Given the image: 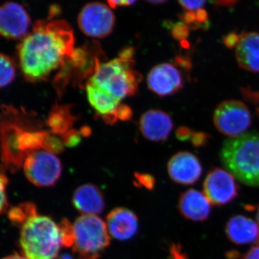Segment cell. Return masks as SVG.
I'll list each match as a JSON object with an SVG mask.
<instances>
[{
	"label": "cell",
	"instance_id": "26",
	"mask_svg": "<svg viewBox=\"0 0 259 259\" xmlns=\"http://www.w3.org/2000/svg\"><path fill=\"white\" fill-rule=\"evenodd\" d=\"M8 185V178L4 171L0 169V214L5 212L8 207L7 197V187Z\"/></svg>",
	"mask_w": 259,
	"mask_h": 259
},
{
	"label": "cell",
	"instance_id": "11",
	"mask_svg": "<svg viewBox=\"0 0 259 259\" xmlns=\"http://www.w3.org/2000/svg\"><path fill=\"white\" fill-rule=\"evenodd\" d=\"M30 18L23 5L6 3L0 5V35L18 40L26 36Z\"/></svg>",
	"mask_w": 259,
	"mask_h": 259
},
{
	"label": "cell",
	"instance_id": "15",
	"mask_svg": "<svg viewBox=\"0 0 259 259\" xmlns=\"http://www.w3.org/2000/svg\"><path fill=\"white\" fill-rule=\"evenodd\" d=\"M106 225L110 234L119 241L133 238L139 228L137 216L124 207L114 209L109 213Z\"/></svg>",
	"mask_w": 259,
	"mask_h": 259
},
{
	"label": "cell",
	"instance_id": "1",
	"mask_svg": "<svg viewBox=\"0 0 259 259\" xmlns=\"http://www.w3.org/2000/svg\"><path fill=\"white\" fill-rule=\"evenodd\" d=\"M72 28L64 20H39L18 48L19 65L31 82L47 79L74 51Z\"/></svg>",
	"mask_w": 259,
	"mask_h": 259
},
{
	"label": "cell",
	"instance_id": "35",
	"mask_svg": "<svg viewBox=\"0 0 259 259\" xmlns=\"http://www.w3.org/2000/svg\"><path fill=\"white\" fill-rule=\"evenodd\" d=\"M192 134H193V131L185 126L178 127L176 131L177 139L182 141H190Z\"/></svg>",
	"mask_w": 259,
	"mask_h": 259
},
{
	"label": "cell",
	"instance_id": "48",
	"mask_svg": "<svg viewBox=\"0 0 259 259\" xmlns=\"http://www.w3.org/2000/svg\"><path fill=\"white\" fill-rule=\"evenodd\" d=\"M256 219H257V221H258V224L259 226V206L258 207V208H257ZM258 244H259V243H258Z\"/></svg>",
	"mask_w": 259,
	"mask_h": 259
},
{
	"label": "cell",
	"instance_id": "39",
	"mask_svg": "<svg viewBox=\"0 0 259 259\" xmlns=\"http://www.w3.org/2000/svg\"><path fill=\"white\" fill-rule=\"evenodd\" d=\"M175 63H176L177 66H180L181 67L184 68V69H190V61L187 59V58L183 57V56H178V57H177L175 59Z\"/></svg>",
	"mask_w": 259,
	"mask_h": 259
},
{
	"label": "cell",
	"instance_id": "9",
	"mask_svg": "<svg viewBox=\"0 0 259 259\" xmlns=\"http://www.w3.org/2000/svg\"><path fill=\"white\" fill-rule=\"evenodd\" d=\"M80 30L88 36L102 38L113 30L115 17L109 5L91 3L85 5L78 18Z\"/></svg>",
	"mask_w": 259,
	"mask_h": 259
},
{
	"label": "cell",
	"instance_id": "19",
	"mask_svg": "<svg viewBox=\"0 0 259 259\" xmlns=\"http://www.w3.org/2000/svg\"><path fill=\"white\" fill-rule=\"evenodd\" d=\"M75 208L88 215H97L105 209L103 194L97 186L86 184L75 190L72 199Z\"/></svg>",
	"mask_w": 259,
	"mask_h": 259
},
{
	"label": "cell",
	"instance_id": "27",
	"mask_svg": "<svg viewBox=\"0 0 259 259\" xmlns=\"http://www.w3.org/2000/svg\"><path fill=\"white\" fill-rule=\"evenodd\" d=\"M172 36L181 42L187 40L190 33V28L185 23L180 22L173 24L171 27Z\"/></svg>",
	"mask_w": 259,
	"mask_h": 259
},
{
	"label": "cell",
	"instance_id": "25",
	"mask_svg": "<svg viewBox=\"0 0 259 259\" xmlns=\"http://www.w3.org/2000/svg\"><path fill=\"white\" fill-rule=\"evenodd\" d=\"M64 146L62 140L49 134L44 142L42 150L54 155L59 154L64 151Z\"/></svg>",
	"mask_w": 259,
	"mask_h": 259
},
{
	"label": "cell",
	"instance_id": "28",
	"mask_svg": "<svg viewBox=\"0 0 259 259\" xmlns=\"http://www.w3.org/2000/svg\"><path fill=\"white\" fill-rule=\"evenodd\" d=\"M81 134L79 131L74 129H70L66 134L61 136L65 146L73 148L78 146L81 143Z\"/></svg>",
	"mask_w": 259,
	"mask_h": 259
},
{
	"label": "cell",
	"instance_id": "4",
	"mask_svg": "<svg viewBox=\"0 0 259 259\" xmlns=\"http://www.w3.org/2000/svg\"><path fill=\"white\" fill-rule=\"evenodd\" d=\"M134 60H122L120 58L100 63L88 82L120 102L138 92L141 76L134 71Z\"/></svg>",
	"mask_w": 259,
	"mask_h": 259
},
{
	"label": "cell",
	"instance_id": "30",
	"mask_svg": "<svg viewBox=\"0 0 259 259\" xmlns=\"http://www.w3.org/2000/svg\"><path fill=\"white\" fill-rule=\"evenodd\" d=\"M209 139V135L204 132H194L191 137V142L195 148L202 147L207 144Z\"/></svg>",
	"mask_w": 259,
	"mask_h": 259
},
{
	"label": "cell",
	"instance_id": "45",
	"mask_svg": "<svg viewBox=\"0 0 259 259\" xmlns=\"http://www.w3.org/2000/svg\"><path fill=\"white\" fill-rule=\"evenodd\" d=\"M79 133L81 136L88 137V136H90V135L92 134V130L88 127V126H83V127H81V130H80Z\"/></svg>",
	"mask_w": 259,
	"mask_h": 259
},
{
	"label": "cell",
	"instance_id": "44",
	"mask_svg": "<svg viewBox=\"0 0 259 259\" xmlns=\"http://www.w3.org/2000/svg\"><path fill=\"white\" fill-rule=\"evenodd\" d=\"M214 4L218 7H232L236 4V1H218L214 2Z\"/></svg>",
	"mask_w": 259,
	"mask_h": 259
},
{
	"label": "cell",
	"instance_id": "38",
	"mask_svg": "<svg viewBox=\"0 0 259 259\" xmlns=\"http://www.w3.org/2000/svg\"><path fill=\"white\" fill-rule=\"evenodd\" d=\"M134 48L128 47L124 48L120 54H119L118 58L122 59V60L131 61L134 60Z\"/></svg>",
	"mask_w": 259,
	"mask_h": 259
},
{
	"label": "cell",
	"instance_id": "6",
	"mask_svg": "<svg viewBox=\"0 0 259 259\" xmlns=\"http://www.w3.org/2000/svg\"><path fill=\"white\" fill-rule=\"evenodd\" d=\"M73 251L80 256H99L110 243L106 223L97 215L83 214L73 225Z\"/></svg>",
	"mask_w": 259,
	"mask_h": 259
},
{
	"label": "cell",
	"instance_id": "18",
	"mask_svg": "<svg viewBox=\"0 0 259 259\" xmlns=\"http://www.w3.org/2000/svg\"><path fill=\"white\" fill-rule=\"evenodd\" d=\"M236 49L237 62L242 69L259 73L258 32H243Z\"/></svg>",
	"mask_w": 259,
	"mask_h": 259
},
{
	"label": "cell",
	"instance_id": "24",
	"mask_svg": "<svg viewBox=\"0 0 259 259\" xmlns=\"http://www.w3.org/2000/svg\"><path fill=\"white\" fill-rule=\"evenodd\" d=\"M60 227L62 245L65 248H71L74 246V236L73 225L66 219H63L59 225Z\"/></svg>",
	"mask_w": 259,
	"mask_h": 259
},
{
	"label": "cell",
	"instance_id": "36",
	"mask_svg": "<svg viewBox=\"0 0 259 259\" xmlns=\"http://www.w3.org/2000/svg\"><path fill=\"white\" fill-rule=\"evenodd\" d=\"M195 13L197 22L201 25V27L202 28L203 25H205L206 28H207V24H209V17L207 12L202 8V9L197 10Z\"/></svg>",
	"mask_w": 259,
	"mask_h": 259
},
{
	"label": "cell",
	"instance_id": "5",
	"mask_svg": "<svg viewBox=\"0 0 259 259\" xmlns=\"http://www.w3.org/2000/svg\"><path fill=\"white\" fill-rule=\"evenodd\" d=\"M32 127L25 112L13 106H3L0 112V155L5 168L16 171L23 166L25 159L18 151L20 135Z\"/></svg>",
	"mask_w": 259,
	"mask_h": 259
},
{
	"label": "cell",
	"instance_id": "40",
	"mask_svg": "<svg viewBox=\"0 0 259 259\" xmlns=\"http://www.w3.org/2000/svg\"><path fill=\"white\" fill-rule=\"evenodd\" d=\"M136 1H108L109 7L110 8H115L117 7H127L135 4Z\"/></svg>",
	"mask_w": 259,
	"mask_h": 259
},
{
	"label": "cell",
	"instance_id": "2",
	"mask_svg": "<svg viewBox=\"0 0 259 259\" xmlns=\"http://www.w3.org/2000/svg\"><path fill=\"white\" fill-rule=\"evenodd\" d=\"M220 158L227 171L245 185L259 187V133L226 140Z\"/></svg>",
	"mask_w": 259,
	"mask_h": 259
},
{
	"label": "cell",
	"instance_id": "7",
	"mask_svg": "<svg viewBox=\"0 0 259 259\" xmlns=\"http://www.w3.org/2000/svg\"><path fill=\"white\" fill-rule=\"evenodd\" d=\"M213 122L221 134L233 139L245 134L251 123V115L243 102L226 100L214 110Z\"/></svg>",
	"mask_w": 259,
	"mask_h": 259
},
{
	"label": "cell",
	"instance_id": "34",
	"mask_svg": "<svg viewBox=\"0 0 259 259\" xmlns=\"http://www.w3.org/2000/svg\"><path fill=\"white\" fill-rule=\"evenodd\" d=\"M240 40V35L236 32H230L223 37V42L227 48L233 49L237 47Z\"/></svg>",
	"mask_w": 259,
	"mask_h": 259
},
{
	"label": "cell",
	"instance_id": "43",
	"mask_svg": "<svg viewBox=\"0 0 259 259\" xmlns=\"http://www.w3.org/2000/svg\"><path fill=\"white\" fill-rule=\"evenodd\" d=\"M61 10L59 6H57V5H53L51 7L50 10H49V19L53 18L54 17L57 16L58 15L60 14Z\"/></svg>",
	"mask_w": 259,
	"mask_h": 259
},
{
	"label": "cell",
	"instance_id": "29",
	"mask_svg": "<svg viewBox=\"0 0 259 259\" xmlns=\"http://www.w3.org/2000/svg\"><path fill=\"white\" fill-rule=\"evenodd\" d=\"M195 12L185 11L182 14H181L180 17L182 23H185L189 28L197 30V29L201 28L202 27L197 22Z\"/></svg>",
	"mask_w": 259,
	"mask_h": 259
},
{
	"label": "cell",
	"instance_id": "33",
	"mask_svg": "<svg viewBox=\"0 0 259 259\" xmlns=\"http://www.w3.org/2000/svg\"><path fill=\"white\" fill-rule=\"evenodd\" d=\"M136 180L140 185L144 186L146 188L152 189L154 186L155 180L152 176L144 174H138L136 175Z\"/></svg>",
	"mask_w": 259,
	"mask_h": 259
},
{
	"label": "cell",
	"instance_id": "17",
	"mask_svg": "<svg viewBox=\"0 0 259 259\" xmlns=\"http://www.w3.org/2000/svg\"><path fill=\"white\" fill-rule=\"evenodd\" d=\"M226 233L228 239L237 245H245L258 242L259 226L249 218L243 215L232 217L227 223Z\"/></svg>",
	"mask_w": 259,
	"mask_h": 259
},
{
	"label": "cell",
	"instance_id": "12",
	"mask_svg": "<svg viewBox=\"0 0 259 259\" xmlns=\"http://www.w3.org/2000/svg\"><path fill=\"white\" fill-rule=\"evenodd\" d=\"M147 83L150 90L160 97L174 95L184 87L180 70L169 63L155 66L148 75Z\"/></svg>",
	"mask_w": 259,
	"mask_h": 259
},
{
	"label": "cell",
	"instance_id": "21",
	"mask_svg": "<svg viewBox=\"0 0 259 259\" xmlns=\"http://www.w3.org/2000/svg\"><path fill=\"white\" fill-rule=\"evenodd\" d=\"M75 117L71 115L68 105H55L48 118L47 124L52 134L63 135L72 127Z\"/></svg>",
	"mask_w": 259,
	"mask_h": 259
},
{
	"label": "cell",
	"instance_id": "20",
	"mask_svg": "<svg viewBox=\"0 0 259 259\" xmlns=\"http://www.w3.org/2000/svg\"><path fill=\"white\" fill-rule=\"evenodd\" d=\"M86 90L89 102L99 115L103 117L116 114L120 105L119 100L89 82L87 83Z\"/></svg>",
	"mask_w": 259,
	"mask_h": 259
},
{
	"label": "cell",
	"instance_id": "42",
	"mask_svg": "<svg viewBox=\"0 0 259 259\" xmlns=\"http://www.w3.org/2000/svg\"><path fill=\"white\" fill-rule=\"evenodd\" d=\"M98 258L97 256H80L79 255V258L78 259H97ZM56 259H75L74 257L72 255L69 254V253H64V254L61 255L60 256L58 257Z\"/></svg>",
	"mask_w": 259,
	"mask_h": 259
},
{
	"label": "cell",
	"instance_id": "3",
	"mask_svg": "<svg viewBox=\"0 0 259 259\" xmlns=\"http://www.w3.org/2000/svg\"><path fill=\"white\" fill-rule=\"evenodd\" d=\"M20 246L27 259H56L62 245L60 227L36 214L21 226Z\"/></svg>",
	"mask_w": 259,
	"mask_h": 259
},
{
	"label": "cell",
	"instance_id": "37",
	"mask_svg": "<svg viewBox=\"0 0 259 259\" xmlns=\"http://www.w3.org/2000/svg\"><path fill=\"white\" fill-rule=\"evenodd\" d=\"M168 259H188L185 253H182L179 245L173 244L170 248V255Z\"/></svg>",
	"mask_w": 259,
	"mask_h": 259
},
{
	"label": "cell",
	"instance_id": "14",
	"mask_svg": "<svg viewBox=\"0 0 259 259\" xmlns=\"http://www.w3.org/2000/svg\"><path fill=\"white\" fill-rule=\"evenodd\" d=\"M173 126L170 115L161 110H148L140 120V130L143 136L146 139L154 142L168 139Z\"/></svg>",
	"mask_w": 259,
	"mask_h": 259
},
{
	"label": "cell",
	"instance_id": "46",
	"mask_svg": "<svg viewBox=\"0 0 259 259\" xmlns=\"http://www.w3.org/2000/svg\"><path fill=\"white\" fill-rule=\"evenodd\" d=\"M2 259H27L25 257L22 256V255L18 254V253H14V254H12L10 255H8V256L5 257V258Z\"/></svg>",
	"mask_w": 259,
	"mask_h": 259
},
{
	"label": "cell",
	"instance_id": "10",
	"mask_svg": "<svg viewBox=\"0 0 259 259\" xmlns=\"http://www.w3.org/2000/svg\"><path fill=\"white\" fill-rule=\"evenodd\" d=\"M204 195L214 205H224L238 196L239 187L235 177L227 170L214 168L209 172L203 184Z\"/></svg>",
	"mask_w": 259,
	"mask_h": 259
},
{
	"label": "cell",
	"instance_id": "23",
	"mask_svg": "<svg viewBox=\"0 0 259 259\" xmlns=\"http://www.w3.org/2000/svg\"><path fill=\"white\" fill-rule=\"evenodd\" d=\"M15 63L10 56L0 53V89L8 86L14 81Z\"/></svg>",
	"mask_w": 259,
	"mask_h": 259
},
{
	"label": "cell",
	"instance_id": "22",
	"mask_svg": "<svg viewBox=\"0 0 259 259\" xmlns=\"http://www.w3.org/2000/svg\"><path fill=\"white\" fill-rule=\"evenodd\" d=\"M8 217L12 223L16 226L21 227L29 218L37 214L35 204L31 202L19 204L17 207L10 209Z\"/></svg>",
	"mask_w": 259,
	"mask_h": 259
},
{
	"label": "cell",
	"instance_id": "41",
	"mask_svg": "<svg viewBox=\"0 0 259 259\" xmlns=\"http://www.w3.org/2000/svg\"><path fill=\"white\" fill-rule=\"evenodd\" d=\"M243 259H259V244L250 248Z\"/></svg>",
	"mask_w": 259,
	"mask_h": 259
},
{
	"label": "cell",
	"instance_id": "47",
	"mask_svg": "<svg viewBox=\"0 0 259 259\" xmlns=\"http://www.w3.org/2000/svg\"><path fill=\"white\" fill-rule=\"evenodd\" d=\"M148 3L153 5H161L166 3V1H148Z\"/></svg>",
	"mask_w": 259,
	"mask_h": 259
},
{
	"label": "cell",
	"instance_id": "31",
	"mask_svg": "<svg viewBox=\"0 0 259 259\" xmlns=\"http://www.w3.org/2000/svg\"><path fill=\"white\" fill-rule=\"evenodd\" d=\"M117 118L122 121H128L133 116V110L127 105L120 104L116 110Z\"/></svg>",
	"mask_w": 259,
	"mask_h": 259
},
{
	"label": "cell",
	"instance_id": "8",
	"mask_svg": "<svg viewBox=\"0 0 259 259\" xmlns=\"http://www.w3.org/2000/svg\"><path fill=\"white\" fill-rule=\"evenodd\" d=\"M27 179L37 187H50L60 178L62 166L56 155L46 151L30 153L23 163Z\"/></svg>",
	"mask_w": 259,
	"mask_h": 259
},
{
	"label": "cell",
	"instance_id": "16",
	"mask_svg": "<svg viewBox=\"0 0 259 259\" xmlns=\"http://www.w3.org/2000/svg\"><path fill=\"white\" fill-rule=\"evenodd\" d=\"M210 204L204 194L198 190H189L180 195L179 210L186 219L201 222L209 218Z\"/></svg>",
	"mask_w": 259,
	"mask_h": 259
},
{
	"label": "cell",
	"instance_id": "32",
	"mask_svg": "<svg viewBox=\"0 0 259 259\" xmlns=\"http://www.w3.org/2000/svg\"><path fill=\"white\" fill-rule=\"evenodd\" d=\"M179 4L185 9V11L195 12L202 9L206 4V1H180Z\"/></svg>",
	"mask_w": 259,
	"mask_h": 259
},
{
	"label": "cell",
	"instance_id": "13",
	"mask_svg": "<svg viewBox=\"0 0 259 259\" xmlns=\"http://www.w3.org/2000/svg\"><path fill=\"white\" fill-rule=\"evenodd\" d=\"M170 178L177 184L192 185L197 182L202 173L198 158L188 151H181L174 155L168 163Z\"/></svg>",
	"mask_w": 259,
	"mask_h": 259
}]
</instances>
